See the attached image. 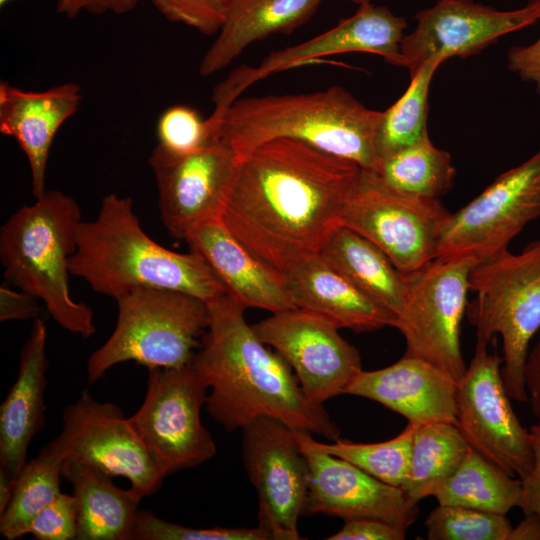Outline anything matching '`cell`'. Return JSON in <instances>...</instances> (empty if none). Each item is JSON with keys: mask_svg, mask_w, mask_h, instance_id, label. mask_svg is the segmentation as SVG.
I'll return each mask as SVG.
<instances>
[{"mask_svg": "<svg viewBox=\"0 0 540 540\" xmlns=\"http://www.w3.org/2000/svg\"><path fill=\"white\" fill-rule=\"evenodd\" d=\"M457 381L434 364L404 355L394 364L359 371L345 394L376 401L400 414L408 423L456 424Z\"/></svg>", "mask_w": 540, "mask_h": 540, "instance_id": "cell-20", "label": "cell"}, {"mask_svg": "<svg viewBox=\"0 0 540 540\" xmlns=\"http://www.w3.org/2000/svg\"><path fill=\"white\" fill-rule=\"evenodd\" d=\"M349 1L356 3L358 5H362L366 3H373L374 1H377V0H349Z\"/></svg>", "mask_w": 540, "mask_h": 540, "instance_id": "cell-47", "label": "cell"}, {"mask_svg": "<svg viewBox=\"0 0 540 540\" xmlns=\"http://www.w3.org/2000/svg\"><path fill=\"white\" fill-rule=\"evenodd\" d=\"M35 199L0 229L5 281L37 297L62 328L89 338L96 332L93 311L73 300L69 289V261L82 221L80 207L58 190H46Z\"/></svg>", "mask_w": 540, "mask_h": 540, "instance_id": "cell-5", "label": "cell"}, {"mask_svg": "<svg viewBox=\"0 0 540 540\" xmlns=\"http://www.w3.org/2000/svg\"><path fill=\"white\" fill-rule=\"evenodd\" d=\"M382 112L364 106L341 86L288 95L238 98L220 123V138L238 159L274 139L304 142L354 161L364 170L378 161Z\"/></svg>", "mask_w": 540, "mask_h": 540, "instance_id": "cell-4", "label": "cell"}, {"mask_svg": "<svg viewBox=\"0 0 540 540\" xmlns=\"http://www.w3.org/2000/svg\"><path fill=\"white\" fill-rule=\"evenodd\" d=\"M71 275L115 301L140 288L184 292L210 303L228 294L224 284L198 254L171 251L143 230L130 197H103L92 221H81Z\"/></svg>", "mask_w": 540, "mask_h": 540, "instance_id": "cell-3", "label": "cell"}, {"mask_svg": "<svg viewBox=\"0 0 540 540\" xmlns=\"http://www.w3.org/2000/svg\"><path fill=\"white\" fill-rule=\"evenodd\" d=\"M474 299L466 317L477 340L502 339L501 375L509 397L527 402L524 366L531 339L540 329V238L520 253L506 251L474 265L469 277Z\"/></svg>", "mask_w": 540, "mask_h": 540, "instance_id": "cell-6", "label": "cell"}, {"mask_svg": "<svg viewBox=\"0 0 540 540\" xmlns=\"http://www.w3.org/2000/svg\"><path fill=\"white\" fill-rule=\"evenodd\" d=\"M184 241L201 256L241 304L277 313L297 308L285 275L251 254L219 219L194 227Z\"/></svg>", "mask_w": 540, "mask_h": 540, "instance_id": "cell-22", "label": "cell"}, {"mask_svg": "<svg viewBox=\"0 0 540 540\" xmlns=\"http://www.w3.org/2000/svg\"><path fill=\"white\" fill-rule=\"evenodd\" d=\"M539 216L540 149L450 214L435 259H468L479 264L497 257Z\"/></svg>", "mask_w": 540, "mask_h": 540, "instance_id": "cell-9", "label": "cell"}, {"mask_svg": "<svg viewBox=\"0 0 540 540\" xmlns=\"http://www.w3.org/2000/svg\"><path fill=\"white\" fill-rule=\"evenodd\" d=\"M247 475L258 495V526L270 540H300L298 519L304 514L309 466L294 430L271 417L242 428Z\"/></svg>", "mask_w": 540, "mask_h": 540, "instance_id": "cell-14", "label": "cell"}, {"mask_svg": "<svg viewBox=\"0 0 540 540\" xmlns=\"http://www.w3.org/2000/svg\"><path fill=\"white\" fill-rule=\"evenodd\" d=\"M116 302L115 328L87 361L89 385L127 361L147 369L186 366L209 324L208 304L180 291L140 288Z\"/></svg>", "mask_w": 540, "mask_h": 540, "instance_id": "cell-7", "label": "cell"}, {"mask_svg": "<svg viewBox=\"0 0 540 540\" xmlns=\"http://www.w3.org/2000/svg\"><path fill=\"white\" fill-rule=\"evenodd\" d=\"M532 467L521 480L522 492L519 508L523 514L534 513L540 517V422L530 427Z\"/></svg>", "mask_w": 540, "mask_h": 540, "instance_id": "cell-40", "label": "cell"}, {"mask_svg": "<svg viewBox=\"0 0 540 540\" xmlns=\"http://www.w3.org/2000/svg\"><path fill=\"white\" fill-rule=\"evenodd\" d=\"M406 529L390 523L371 519L356 518L344 520L343 527L328 540H403Z\"/></svg>", "mask_w": 540, "mask_h": 540, "instance_id": "cell-39", "label": "cell"}, {"mask_svg": "<svg viewBox=\"0 0 540 540\" xmlns=\"http://www.w3.org/2000/svg\"><path fill=\"white\" fill-rule=\"evenodd\" d=\"M502 357L476 341L475 353L456 389V425L477 452L512 476L532 467L531 436L517 418L504 387Z\"/></svg>", "mask_w": 540, "mask_h": 540, "instance_id": "cell-13", "label": "cell"}, {"mask_svg": "<svg viewBox=\"0 0 540 540\" xmlns=\"http://www.w3.org/2000/svg\"><path fill=\"white\" fill-rule=\"evenodd\" d=\"M158 145L178 154L200 150L220 141V131L209 119H202L197 110L185 105L167 108L156 126Z\"/></svg>", "mask_w": 540, "mask_h": 540, "instance_id": "cell-35", "label": "cell"}, {"mask_svg": "<svg viewBox=\"0 0 540 540\" xmlns=\"http://www.w3.org/2000/svg\"><path fill=\"white\" fill-rule=\"evenodd\" d=\"M508 69L525 82L534 84L540 95V37L529 45H514L507 53Z\"/></svg>", "mask_w": 540, "mask_h": 540, "instance_id": "cell-41", "label": "cell"}, {"mask_svg": "<svg viewBox=\"0 0 540 540\" xmlns=\"http://www.w3.org/2000/svg\"><path fill=\"white\" fill-rule=\"evenodd\" d=\"M252 328L290 365L305 396L322 404L345 390L362 370L358 349L339 328L307 310L293 308L263 319Z\"/></svg>", "mask_w": 540, "mask_h": 540, "instance_id": "cell-15", "label": "cell"}, {"mask_svg": "<svg viewBox=\"0 0 540 540\" xmlns=\"http://www.w3.org/2000/svg\"><path fill=\"white\" fill-rule=\"evenodd\" d=\"M522 484L471 448L455 472L433 493L441 505L506 515L519 507Z\"/></svg>", "mask_w": 540, "mask_h": 540, "instance_id": "cell-28", "label": "cell"}, {"mask_svg": "<svg viewBox=\"0 0 540 540\" xmlns=\"http://www.w3.org/2000/svg\"><path fill=\"white\" fill-rule=\"evenodd\" d=\"M297 440L309 466L304 515L321 513L344 520L371 518L406 530L416 521L418 504L401 488Z\"/></svg>", "mask_w": 540, "mask_h": 540, "instance_id": "cell-19", "label": "cell"}, {"mask_svg": "<svg viewBox=\"0 0 540 540\" xmlns=\"http://www.w3.org/2000/svg\"><path fill=\"white\" fill-rule=\"evenodd\" d=\"M414 19L416 27L400 47L402 67L409 70L410 78L433 56L467 58L504 35L533 25L540 20V0L507 11L475 0H438Z\"/></svg>", "mask_w": 540, "mask_h": 540, "instance_id": "cell-18", "label": "cell"}, {"mask_svg": "<svg viewBox=\"0 0 540 540\" xmlns=\"http://www.w3.org/2000/svg\"><path fill=\"white\" fill-rule=\"evenodd\" d=\"M140 0H57L56 10L67 18H75L81 12L124 14L132 11Z\"/></svg>", "mask_w": 540, "mask_h": 540, "instance_id": "cell-43", "label": "cell"}, {"mask_svg": "<svg viewBox=\"0 0 540 540\" xmlns=\"http://www.w3.org/2000/svg\"><path fill=\"white\" fill-rule=\"evenodd\" d=\"M362 170L301 141H267L238 159L219 220L258 260L285 275L319 255L342 225Z\"/></svg>", "mask_w": 540, "mask_h": 540, "instance_id": "cell-1", "label": "cell"}, {"mask_svg": "<svg viewBox=\"0 0 540 540\" xmlns=\"http://www.w3.org/2000/svg\"><path fill=\"white\" fill-rule=\"evenodd\" d=\"M524 383L531 412L540 420V340L528 352L524 366Z\"/></svg>", "mask_w": 540, "mask_h": 540, "instance_id": "cell-44", "label": "cell"}, {"mask_svg": "<svg viewBox=\"0 0 540 540\" xmlns=\"http://www.w3.org/2000/svg\"><path fill=\"white\" fill-rule=\"evenodd\" d=\"M508 540H540V517L537 514H524L517 526L512 527Z\"/></svg>", "mask_w": 540, "mask_h": 540, "instance_id": "cell-45", "label": "cell"}, {"mask_svg": "<svg viewBox=\"0 0 540 540\" xmlns=\"http://www.w3.org/2000/svg\"><path fill=\"white\" fill-rule=\"evenodd\" d=\"M474 265L468 259H434L407 275V302L397 326L406 341L404 355L434 364L457 382L467 369L460 333Z\"/></svg>", "mask_w": 540, "mask_h": 540, "instance_id": "cell-11", "label": "cell"}, {"mask_svg": "<svg viewBox=\"0 0 540 540\" xmlns=\"http://www.w3.org/2000/svg\"><path fill=\"white\" fill-rule=\"evenodd\" d=\"M77 517L76 498L61 492L32 519L26 535L38 540L76 539Z\"/></svg>", "mask_w": 540, "mask_h": 540, "instance_id": "cell-38", "label": "cell"}, {"mask_svg": "<svg viewBox=\"0 0 540 540\" xmlns=\"http://www.w3.org/2000/svg\"><path fill=\"white\" fill-rule=\"evenodd\" d=\"M407 20L385 6L359 5L350 17L305 42L268 54L257 67L242 66L219 83L212 99L230 106L242 91L255 82L280 71L317 62L323 57L366 52L382 56L392 65L402 66L401 42Z\"/></svg>", "mask_w": 540, "mask_h": 540, "instance_id": "cell-17", "label": "cell"}, {"mask_svg": "<svg viewBox=\"0 0 540 540\" xmlns=\"http://www.w3.org/2000/svg\"><path fill=\"white\" fill-rule=\"evenodd\" d=\"M207 304L209 324L188 365L210 389V416L229 432L271 417L293 430L340 438L324 406L305 396L290 365L246 322V307L230 294Z\"/></svg>", "mask_w": 540, "mask_h": 540, "instance_id": "cell-2", "label": "cell"}, {"mask_svg": "<svg viewBox=\"0 0 540 540\" xmlns=\"http://www.w3.org/2000/svg\"><path fill=\"white\" fill-rule=\"evenodd\" d=\"M148 163L160 218L170 236L184 240L194 227L220 218L238 165L237 156L222 140L185 154L157 144Z\"/></svg>", "mask_w": 540, "mask_h": 540, "instance_id": "cell-16", "label": "cell"}, {"mask_svg": "<svg viewBox=\"0 0 540 540\" xmlns=\"http://www.w3.org/2000/svg\"><path fill=\"white\" fill-rule=\"evenodd\" d=\"M46 344L47 328L37 317L21 348L16 380L0 406V467L14 477L26 463L33 437L45 426Z\"/></svg>", "mask_w": 540, "mask_h": 540, "instance_id": "cell-23", "label": "cell"}, {"mask_svg": "<svg viewBox=\"0 0 540 540\" xmlns=\"http://www.w3.org/2000/svg\"><path fill=\"white\" fill-rule=\"evenodd\" d=\"M208 390L188 364L148 369L144 400L128 419L164 478L215 455L214 440L201 421Z\"/></svg>", "mask_w": 540, "mask_h": 540, "instance_id": "cell-8", "label": "cell"}, {"mask_svg": "<svg viewBox=\"0 0 540 540\" xmlns=\"http://www.w3.org/2000/svg\"><path fill=\"white\" fill-rule=\"evenodd\" d=\"M15 478L7 470L0 467V514L4 512L12 498Z\"/></svg>", "mask_w": 540, "mask_h": 540, "instance_id": "cell-46", "label": "cell"}, {"mask_svg": "<svg viewBox=\"0 0 540 540\" xmlns=\"http://www.w3.org/2000/svg\"><path fill=\"white\" fill-rule=\"evenodd\" d=\"M39 302L37 297L14 290L5 282L0 287V321L35 319L41 310Z\"/></svg>", "mask_w": 540, "mask_h": 540, "instance_id": "cell-42", "label": "cell"}, {"mask_svg": "<svg viewBox=\"0 0 540 540\" xmlns=\"http://www.w3.org/2000/svg\"><path fill=\"white\" fill-rule=\"evenodd\" d=\"M446 60L441 55L428 59L411 77L404 94L382 112L376 136L378 160L416 143L428 134L429 89L435 72Z\"/></svg>", "mask_w": 540, "mask_h": 540, "instance_id": "cell-32", "label": "cell"}, {"mask_svg": "<svg viewBox=\"0 0 540 540\" xmlns=\"http://www.w3.org/2000/svg\"><path fill=\"white\" fill-rule=\"evenodd\" d=\"M11 1H14V0H0V6L3 7Z\"/></svg>", "mask_w": 540, "mask_h": 540, "instance_id": "cell-48", "label": "cell"}, {"mask_svg": "<svg viewBox=\"0 0 540 540\" xmlns=\"http://www.w3.org/2000/svg\"><path fill=\"white\" fill-rule=\"evenodd\" d=\"M63 460L44 446L15 478L12 498L0 514V534L7 540L26 535L32 519L61 493Z\"/></svg>", "mask_w": 540, "mask_h": 540, "instance_id": "cell-31", "label": "cell"}, {"mask_svg": "<svg viewBox=\"0 0 540 540\" xmlns=\"http://www.w3.org/2000/svg\"><path fill=\"white\" fill-rule=\"evenodd\" d=\"M472 447L456 424L432 422L416 425L410 465L401 486L413 502L433 496L458 468Z\"/></svg>", "mask_w": 540, "mask_h": 540, "instance_id": "cell-30", "label": "cell"}, {"mask_svg": "<svg viewBox=\"0 0 540 540\" xmlns=\"http://www.w3.org/2000/svg\"><path fill=\"white\" fill-rule=\"evenodd\" d=\"M425 524L429 540H508L512 528L503 514L441 504Z\"/></svg>", "mask_w": 540, "mask_h": 540, "instance_id": "cell-34", "label": "cell"}, {"mask_svg": "<svg viewBox=\"0 0 540 540\" xmlns=\"http://www.w3.org/2000/svg\"><path fill=\"white\" fill-rule=\"evenodd\" d=\"M59 435L47 443L63 461L74 460L107 475L125 477L139 501L154 494L164 477L120 408L82 391L62 413Z\"/></svg>", "mask_w": 540, "mask_h": 540, "instance_id": "cell-12", "label": "cell"}, {"mask_svg": "<svg viewBox=\"0 0 540 540\" xmlns=\"http://www.w3.org/2000/svg\"><path fill=\"white\" fill-rule=\"evenodd\" d=\"M62 476L77 501L76 540H135L139 500L98 468L65 460Z\"/></svg>", "mask_w": 540, "mask_h": 540, "instance_id": "cell-26", "label": "cell"}, {"mask_svg": "<svg viewBox=\"0 0 540 540\" xmlns=\"http://www.w3.org/2000/svg\"><path fill=\"white\" fill-rule=\"evenodd\" d=\"M168 21L210 36L219 32L229 0H150Z\"/></svg>", "mask_w": 540, "mask_h": 540, "instance_id": "cell-37", "label": "cell"}, {"mask_svg": "<svg viewBox=\"0 0 540 540\" xmlns=\"http://www.w3.org/2000/svg\"><path fill=\"white\" fill-rule=\"evenodd\" d=\"M323 0H229L218 36L204 54L199 74L226 68L250 44L273 34H290L306 23Z\"/></svg>", "mask_w": 540, "mask_h": 540, "instance_id": "cell-25", "label": "cell"}, {"mask_svg": "<svg viewBox=\"0 0 540 540\" xmlns=\"http://www.w3.org/2000/svg\"><path fill=\"white\" fill-rule=\"evenodd\" d=\"M415 427L408 423L396 437L378 443H355L341 438L333 443H322L307 431L294 432L299 440L309 446L341 458L384 483L401 488L410 465Z\"/></svg>", "mask_w": 540, "mask_h": 540, "instance_id": "cell-33", "label": "cell"}, {"mask_svg": "<svg viewBox=\"0 0 540 540\" xmlns=\"http://www.w3.org/2000/svg\"><path fill=\"white\" fill-rule=\"evenodd\" d=\"M78 84L69 82L45 91H25L0 83V132L16 140L31 171L32 193L46 191L49 152L60 127L79 109Z\"/></svg>", "mask_w": 540, "mask_h": 540, "instance_id": "cell-21", "label": "cell"}, {"mask_svg": "<svg viewBox=\"0 0 540 540\" xmlns=\"http://www.w3.org/2000/svg\"><path fill=\"white\" fill-rule=\"evenodd\" d=\"M319 255L391 311L399 324L407 302V278L379 247L341 225L330 235Z\"/></svg>", "mask_w": 540, "mask_h": 540, "instance_id": "cell-27", "label": "cell"}, {"mask_svg": "<svg viewBox=\"0 0 540 540\" xmlns=\"http://www.w3.org/2000/svg\"><path fill=\"white\" fill-rule=\"evenodd\" d=\"M135 540H270L261 527L192 528L168 522L151 511L139 512Z\"/></svg>", "mask_w": 540, "mask_h": 540, "instance_id": "cell-36", "label": "cell"}, {"mask_svg": "<svg viewBox=\"0 0 540 540\" xmlns=\"http://www.w3.org/2000/svg\"><path fill=\"white\" fill-rule=\"evenodd\" d=\"M285 280L297 308L313 312L339 329L367 332L386 326L397 328L398 319L391 311L320 255L286 273Z\"/></svg>", "mask_w": 540, "mask_h": 540, "instance_id": "cell-24", "label": "cell"}, {"mask_svg": "<svg viewBox=\"0 0 540 540\" xmlns=\"http://www.w3.org/2000/svg\"><path fill=\"white\" fill-rule=\"evenodd\" d=\"M368 171L391 190L426 199H440L453 187L456 177L450 154L436 147L428 134L380 158Z\"/></svg>", "mask_w": 540, "mask_h": 540, "instance_id": "cell-29", "label": "cell"}, {"mask_svg": "<svg viewBox=\"0 0 540 540\" xmlns=\"http://www.w3.org/2000/svg\"><path fill=\"white\" fill-rule=\"evenodd\" d=\"M450 214L440 199L396 192L363 169L344 209L342 225L374 243L407 276L436 258Z\"/></svg>", "mask_w": 540, "mask_h": 540, "instance_id": "cell-10", "label": "cell"}]
</instances>
